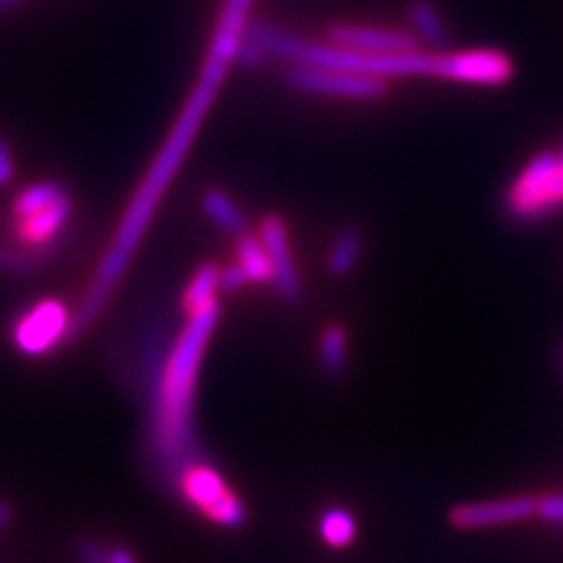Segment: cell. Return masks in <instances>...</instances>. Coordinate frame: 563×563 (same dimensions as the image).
<instances>
[{"label":"cell","instance_id":"obj_7","mask_svg":"<svg viewBox=\"0 0 563 563\" xmlns=\"http://www.w3.org/2000/svg\"><path fill=\"white\" fill-rule=\"evenodd\" d=\"M287 82L298 92L352 101H376L387 92V80L383 78L317 66H291Z\"/></svg>","mask_w":563,"mask_h":563},{"label":"cell","instance_id":"obj_26","mask_svg":"<svg viewBox=\"0 0 563 563\" xmlns=\"http://www.w3.org/2000/svg\"><path fill=\"white\" fill-rule=\"evenodd\" d=\"M106 563H136V559L125 548H111L106 550Z\"/></svg>","mask_w":563,"mask_h":563},{"label":"cell","instance_id":"obj_3","mask_svg":"<svg viewBox=\"0 0 563 563\" xmlns=\"http://www.w3.org/2000/svg\"><path fill=\"white\" fill-rule=\"evenodd\" d=\"M221 306L190 312L153 380V449L165 467L184 463L192 446V397L207 343L219 322Z\"/></svg>","mask_w":563,"mask_h":563},{"label":"cell","instance_id":"obj_21","mask_svg":"<svg viewBox=\"0 0 563 563\" xmlns=\"http://www.w3.org/2000/svg\"><path fill=\"white\" fill-rule=\"evenodd\" d=\"M536 515L544 521L563 526V493H550V496L540 498Z\"/></svg>","mask_w":563,"mask_h":563},{"label":"cell","instance_id":"obj_20","mask_svg":"<svg viewBox=\"0 0 563 563\" xmlns=\"http://www.w3.org/2000/svg\"><path fill=\"white\" fill-rule=\"evenodd\" d=\"M266 59H268V52L263 49L250 33L244 31V35H242V41H240V45H238V52H235V64L238 66H244V68H258V66H263L266 64Z\"/></svg>","mask_w":563,"mask_h":563},{"label":"cell","instance_id":"obj_23","mask_svg":"<svg viewBox=\"0 0 563 563\" xmlns=\"http://www.w3.org/2000/svg\"><path fill=\"white\" fill-rule=\"evenodd\" d=\"M12 179H14V157L8 141L0 136V188L8 186Z\"/></svg>","mask_w":563,"mask_h":563},{"label":"cell","instance_id":"obj_18","mask_svg":"<svg viewBox=\"0 0 563 563\" xmlns=\"http://www.w3.org/2000/svg\"><path fill=\"white\" fill-rule=\"evenodd\" d=\"M320 364L329 376H343L347 366V333L343 327L331 324L320 336Z\"/></svg>","mask_w":563,"mask_h":563},{"label":"cell","instance_id":"obj_14","mask_svg":"<svg viewBox=\"0 0 563 563\" xmlns=\"http://www.w3.org/2000/svg\"><path fill=\"white\" fill-rule=\"evenodd\" d=\"M364 250V238L357 228H343V231L333 238L329 254H327V271L333 277H345L357 268Z\"/></svg>","mask_w":563,"mask_h":563},{"label":"cell","instance_id":"obj_15","mask_svg":"<svg viewBox=\"0 0 563 563\" xmlns=\"http://www.w3.org/2000/svg\"><path fill=\"white\" fill-rule=\"evenodd\" d=\"M409 22L416 38L428 43L430 47H442L449 41L444 16L439 14V10L432 3H428V0H413L409 8Z\"/></svg>","mask_w":563,"mask_h":563},{"label":"cell","instance_id":"obj_4","mask_svg":"<svg viewBox=\"0 0 563 563\" xmlns=\"http://www.w3.org/2000/svg\"><path fill=\"white\" fill-rule=\"evenodd\" d=\"M563 207V144L540 151L505 192V211L517 223H536Z\"/></svg>","mask_w":563,"mask_h":563},{"label":"cell","instance_id":"obj_6","mask_svg":"<svg viewBox=\"0 0 563 563\" xmlns=\"http://www.w3.org/2000/svg\"><path fill=\"white\" fill-rule=\"evenodd\" d=\"M70 312L59 298H45L20 314L12 327V341L26 357H45L68 341Z\"/></svg>","mask_w":563,"mask_h":563},{"label":"cell","instance_id":"obj_11","mask_svg":"<svg viewBox=\"0 0 563 563\" xmlns=\"http://www.w3.org/2000/svg\"><path fill=\"white\" fill-rule=\"evenodd\" d=\"M70 211H74V202H70V196L66 192L57 202L16 221V238L29 246H45L62 233V228L70 219Z\"/></svg>","mask_w":563,"mask_h":563},{"label":"cell","instance_id":"obj_25","mask_svg":"<svg viewBox=\"0 0 563 563\" xmlns=\"http://www.w3.org/2000/svg\"><path fill=\"white\" fill-rule=\"evenodd\" d=\"M78 554L80 563H106V550L99 548L97 542H82Z\"/></svg>","mask_w":563,"mask_h":563},{"label":"cell","instance_id":"obj_27","mask_svg":"<svg viewBox=\"0 0 563 563\" xmlns=\"http://www.w3.org/2000/svg\"><path fill=\"white\" fill-rule=\"evenodd\" d=\"M10 507L8 505H3V503H0V528H3V526H8V521H10Z\"/></svg>","mask_w":563,"mask_h":563},{"label":"cell","instance_id":"obj_2","mask_svg":"<svg viewBox=\"0 0 563 563\" xmlns=\"http://www.w3.org/2000/svg\"><path fill=\"white\" fill-rule=\"evenodd\" d=\"M246 33L268 52L291 66H317L374 78H439L449 82L503 87L515 78V62L503 49L474 47L455 52H399V55H360L331 43H314L268 22H250Z\"/></svg>","mask_w":563,"mask_h":563},{"label":"cell","instance_id":"obj_10","mask_svg":"<svg viewBox=\"0 0 563 563\" xmlns=\"http://www.w3.org/2000/svg\"><path fill=\"white\" fill-rule=\"evenodd\" d=\"M536 507H538V500L528 496L470 503L453 509L451 523L455 528H465V531H479V528L517 523L528 517H536Z\"/></svg>","mask_w":563,"mask_h":563},{"label":"cell","instance_id":"obj_19","mask_svg":"<svg viewBox=\"0 0 563 563\" xmlns=\"http://www.w3.org/2000/svg\"><path fill=\"white\" fill-rule=\"evenodd\" d=\"M320 536L329 548H347L357 538V523L347 509L333 507L320 519Z\"/></svg>","mask_w":563,"mask_h":563},{"label":"cell","instance_id":"obj_28","mask_svg":"<svg viewBox=\"0 0 563 563\" xmlns=\"http://www.w3.org/2000/svg\"><path fill=\"white\" fill-rule=\"evenodd\" d=\"M22 0H0V14H5V12H10L14 5H20Z\"/></svg>","mask_w":563,"mask_h":563},{"label":"cell","instance_id":"obj_5","mask_svg":"<svg viewBox=\"0 0 563 563\" xmlns=\"http://www.w3.org/2000/svg\"><path fill=\"white\" fill-rule=\"evenodd\" d=\"M179 488L192 507H198L219 526L235 528L246 517L244 505L214 467L198 463L186 465L179 472Z\"/></svg>","mask_w":563,"mask_h":563},{"label":"cell","instance_id":"obj_13","mask_svg":"<svg viewBox=\"0 0 563 563\" xmlns=\"http://www.w3.org/2000/svg\"><path fill=\"white\" fill-rule=\"evenodd\" d=\"M202 209L205 214L214 221L223 233L228 235H244L246 233V219L240 211L238 202L228 196V192L219 188H209L202 196Z\"/></svg>","mask_w":563,"mask_h":563},{"label":"cell","instance_id":"obj_12","mask_svg":"<svg viewBox=\"0 0 563 563\" xmlns=\"http://www.w3.org/2000/svg\"><path fill=\"white\" fill-rule=\"evenodd\" d=\"M219 275H221V268L217 266V263H205V266H200L196 271V275L190 277L188 287L184 291L181 303H184L186 314L219 303V291H221Z\"/></svg>","mask_w":563,"mask_h":563},{"label":"cell","instance_id":"obj_22","mask_svg":"<svg viewBox=\"0 0 563 563\" xmlns=\"http://www.w3.org/2000/svg\"><path fill=\"white\" fill-rule=\"evenodd\" d=\"M246 282H250V279H246L244 271L238 266V263H233V266H228V268H221V275H219L221 291H225V294L240 291L246 285Z\"/></svg>","mask_w":563,"mask_h":563},{"label":"cell","instance_id":"obj_8","mask_svg":"<svg viewBox=\"0 0 563 563\" xmlns=\"http://www.w3.org/2000/svg\"><path fill=\"white\" fill-rule=\"evenodd\" d=\"M327 38L331 45L360 52V55H399V52L418 49V38L411 31L364 26V24H336Z\"/></svg>","mask_w":563,"mask_h":563},{"label":"cell","instance_id":"obj_9","mask_svg":"<svg viewBox=\"0 0 563 563\" xmlns=\"http://www.w3.org/2000/svg\"><path fill=\"white\" fill-rule=\"evenodd\" d=\"M258 238L266 246L271 266H273V287L275 291L285 298L287 303H296L301 298V277H298L291 242L287 233V223L279 217L271 214L261 221Z\"/></svg>","mask_w":563,"mask_h":563},{"label":"cell","instance_id":"obj_16","mask_svg":"<svg viewBox=\"0 0 563 563\" xmlns=\"http://www.w3.org/2000/svg\"><path fill=\"white\" fill-rule=\"evenodd\" d=\"M238 240V266L244 271L246 279H250L252 285H266V282H273V266L261 238L244 233Z\"/></svg>","mask_w":563,"mask_h":563},{"label":"cell","instance_id":"obj_1","mask_svg":"<svg viewBox=\"0 0 563 563\" xmlns=\"http://www.w3.org/2000/svg\"><path fill=\"white\" fill-rule=\"evenodd\" d=\"M252 8L254 0H223L198 82L188 95L181 113L176 115L165 144L157 151L146 176L141 179L125 214H122L118 231L113 233L109 250L101 256L90 287L85 289L76 310L70 312L68 341H76L97 320L103 308L109 306L122 275L128 273L132 256L136 254L141 240H144L157 207H161L176 172L181 169L192 141L198 136L202 120L207 118L221 85L225 82L228 70L235 64L238 45L246 31V24L252 22Z\"/></svg>","mask_w":563,"mask_h":563},{"label":"cell","instance_id":"obj_24","mask_svg":"<svg viewBox=\"0 0 563 563\" xmlns=\"http://www.w3.org/2000/svg\"><path fill=\"white\" fill-rule=\"evenodd\" d=\"M31 268V263L22 256L10 254L5 250H0V271H12V273H24Z\"/></svg>","mask_w":563,"mask_h":563},{"label":"cell","instance_id":"obj_17","mask_svg":"<svg viewBox=\"0 0 563 563\" xmlns=\"http://www.w3.org/2000/svg\"><path fill=\"white\" fill-rule=\"evenodd\" d=\"M66 196V188L57 181H38L29 188H24L20 196L14 200V219H26L35 211H41L49 207L52 202H57L59 198Z\"/></svg>","mask_w":563,"mask_h":563}]
</instances>
